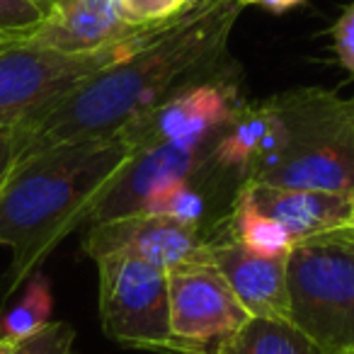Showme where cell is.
I'll return each instance as SVG.
<instances>
[{
	"mask_svg": "<svg viewBox=\"0 0 354 354\" xmlns=\"http://www.w3.org/2000/svg\"><path fill=\"white\" fill-rule=\"evenodd\" d=\"M243 6L209 0L165 25L122 61L100 68L75 88L15 124L20 158L61 143L112 138L197 71L226 56Z\"/></svg>",
	"mask_w": 354,
	"mask_h": 354,
	"instance_id": "obj_1",
	"label": "cell"
},
{
	"mask_svg": "<svg viewBox=\"0 0 354 354\" xmlns=\"http://www.w3.org/2000/svg\"><path fill=\"white\" fill-rule=\"evenodd\" d=\"M136 148L119 136L61 143L17 160L0 187V245L10 265L0 281L6 306L88 214Z\"/></svg>",
	"mask_w": 354,
	"mask_h": 354,
	"instance_id": "obj_2",
	"label": "cell"
},
{
	"mask_svg": "<svg viewBox=\"0 0 354 354\" xmlns=\"http://www.w3.org/2000/svg\"><path fill=\"white\" fill-rule=\"evenodd\" d=\"M289 323L320 354L354 352V233L296 243L286 257Z\"/></svg>",
	"mask_w": 354,
	"mask_h": 354,
	"instance_id": "obj_3",
	"label": "cell"
},
{
	"mask_svg": "<svg viewBox=\"0 0 354 354\" xmlns=\"http://www.w3.org/2000/svg\"><path fill=\"white\" fill-rule=\"evenodd\" d=\"M299 122L289 151L252 183L352 197L354 102L323 88H299Z\"/></svg>",
	"mask_w": 354,
	"mask_h": 354,
	"instance_id": "obj_4",
	"label": "cell"
},
{
	"mask_svg": "<svg viewBox=\"0 0 354 354\" xmlns=\"http://www.w3.org/2000/svg\"><path fill=\"white\" fill-rule=\"evenodd\" d=\"M243 102L241 73L236 64H228L223 56L218 64L185 78L160 102L127 124L117 136L129 141L136 151L158 143L207 146Z\"/></svg>",
	"mask_w": 354,
	"mask_h": 354,
	"instance_id": "obj_5",
	"label": "cell"
},
{
	"mask_svg": "<svg viewBox=\"0 0 354 354\" xmlns=\"http://www.w3.org/2000/svg\"><path fill=\"white\" fill-rule=\"evenodd\" d=\"M95 265L104 335L122 347L170 354L167 272L129 255H104Z\"/></svg>",
	"mask_w": 354,
	"mask_h": 354,
	"instance_id": "obj_6",
	"label": "cell"
},
{
	"mask_svg": "<svg viewBox=\"0 0 354 354\" xmlns=\"http://www.w3.org/2000/svg\"><path fill=\"white\" fill-rule=\"evenodd\" d=\"M158 32L95 54H61L32 39L3 49L0 51V129L15 127L37 109L75 88L88 75L97 73L114 61L127 59Z\"/></svg>",
	"mask_w": 354,
	"mask_h": 354,
	"instance_id": "obj_7",
	"label": "cell"
},
{
	"mask_svg": "<svg viewBox=\"0 0 354 354\" xmlns=\"http://www.w3.org/2000/svg\"><path fill=\"white\" fill-rule=\"evenodd\" d=\"M212 143L207 146L158 143V146L138 148L90 209L88 226L143 212L148 202L172 183L221 185L228 189H238L233 180L214 167Z\"/></svg>",
	"mask_w": 354,
	"mask_h": 354,
	"instance_id": "obj_8",
	"label": "cell"
},
{
	"mask_svg": "<svg viewBox=\"0 0 354 354\" xmlns=\"http://www.w3.org/2000/svg\"><path fill=\"white\" fill-rule=\"evenodd\" d=\"M170 354H212L252 318L209 262L167 272Z\"/></svg>",
	"mask_w": 354,
	"mask_h": 354,
	"instance_id": "obj_9",
	"label": "cell"
},
{
	"mask_svg": "<svg viewBox=\"0 0 354 354\" xmlns=\"http://www.w3.org/2000/svg\"><path fill=\"white\" fill-rule=\"evenodd\" d=\"M299 90L243 102L212 143V162L241 187L260 180L289 151L299 122Z\"/></svg>",
	"mask_w": 354,
	"mask_h": 354,
	"instance_id": "obj_10",
	"label": "cell"
},
{
	"mask_svg": "<svg viewBox=\"0 0 354 354\" xmlns=\"http://www.w3.org/2000/svg\"><path fill=\"white\" fill-rule=\"evenodd\" d=\"M207 241L209 233L197 226L158 214L136 212L93 223L83 238V252L90 260H100L104 255H129L172 272L207 262Z\"/></svg>",
	"mask_w": 354,
	"mask_h": 354,
	"instance_id": "obj_11",
	"label": "cell"
},
{
	"mask_svg": "<svg viewBox=\"0 0 354 354\" xmlns=\"http://www.w3.org/2000/svg\"><path fill=\"white\" fill-rule=\"evenodd\" d=\"M223 221V218H221ZM286 257H267L243 248L218 223L207 241V262L226 279L252 318L289 320Z\"/></svg>",
	"mask_w": 354,
	"mask_h": 354,
	"instance_id": "obj_12",
	"label": "cell"
},
{
	"mask_svg": "<svg viewBox=\"0 0 354 354\" xmlns=\"http://www.w3.org/2000/svg\"><path fill=\"white\" fill-rule=\"evenodd\" d=\"M158 30L160 27L129 22L117 0H66L30 39L61 54H95L143 39Z\"/></svg>",
	"mask_w": 354,
	"mask_h": 354,
	"instance_id": "obj_13",
	"label": "cell"
},
{
	"mask_svg": "<svg viewBox=\"0 0 354 354\" xmlns=\"http://www.w3.org/2000/svg\"><path fill=\"white\" fill-rule=\"evenodd\" d=\"M241 189L260 212L274 218L289 233L294 245L330 233L349 231L352 197L315 189L277 187L267 183H243Z\"/></svg>",
	"mask_w": 354,
	"mask_h": 354,
	"instance_id": "obj_14",
	"label": "cell"
},
{
	"mask_svg": "<svg viewBox=\"0 0 354 354\" xmlns=\"http://www.w3.org/2000/svg\"><path fill=\"white\" fill-rule=\"evenodd\" d=\"M221 223L228 236L236 238L243 248L257 252V255L281 257L289 255L291 248H294V241H291L289 233L274 218H270L265 212H260L241 187L233 194L231 207H228Z\"/></svg>",
	"mask_w": 354,
	"mask_h": 354,
	"instance_id": "obj_15",
	"label": "cell"
},
{
	"mask_svg": "<svg viewBox=\"0 0 354 354\" xmlns=\"http://www.w3.org/2000/svg\"><path fill=\"white\" fill-rule=\"evenodd\" d=\"M212 354H320V349L289 320L250 318Z\"/></svg>",
	"mask_w": 354,
	"mask_h": 354,
	"instance_id": "obj_16",
	"label": "cell"
},
{
	"mask_svg": "<svg viewBox=\"0 0 354 354\" xmlns=\"http://www.w3.org/2000/svg\"><path fill=\"white\" fill-rule=\"evenodd\" d=\"M51 313H54L51 281L46 274L35 272L25 281L22 299L0 315V342H25L27 337L37 335L41 328H46L51 323Z\"/></svg>",
	"mask_w": 354,
	"mask_h": 354,
	"instance_id": "obj_17",
	"label": "cell"
},
{
	"mask_svg": "<svg viewBox=\"0 0 354 354\" xmlns=\"http://www.w3.org/2000/svg\"><path fill=\"white\" fill-rule=\"evenodd\" d=\"M129 22L138 27H162L194 10V0H117Z\"/></svg>",
	"mask_w": 354,
	"mask_h": 354,
	"instance_id": "obj_18",
	"label": "cell"
},
{
	"mask_svg": "<svg viewBox=\"0 0 354 354\" xmlns=\"http://www.w3.org/2000/svg\"><path fill=\"white\" fill-rule=\"evenodd\" d=\"M49 17L37 0H0V35L32 37Z\"/></svg>",
	"mask_w": 354,
	"mask_h": 354,
	"instance_id": "obj_19",
	"label": "cell"
},
{
	"mask_svg": "<svg viewBox=\"0 0 354 354\" xmlns=\"http://www.w3.org/2000/svg\"><path fill=\"white\" fill-rule=\"evenodd\" d=\"M75 330L64 320H51L37 335L15 344L12 354H73Z\"/></svg>",
	"mask_w": 354,
	"mask_h": 354,
	"instance_id": "obj_20",
	"label": "cell"
},
{
	"mask_svg": "<svg viewBox=\"0 0 354 354\" xmlns=\"http://www.w3.org/2000/svg\"><path fill=\"white\" fill-rule=\"evenodd\" d=\"M333 49L339 66L354 75V0L333 25Z\"/></svg>",
	"mask_w": 354,
	"mask_h": 354,
	"instance_id": "obj_21",
	"label": "cell"
},
{
	"mask_svg": "<svg viewBox=\"0 0 354 354\" xmlns=\"http://www.w3.org/2000/svg\"><path fill=\"white\" fill-rule=\"evenodd\" d=\"M17 160H20V141H17L15 127L0 129V187L6 185Z\"/></svg>",
	"mask_w": 354,
	"mask_h": 354,
	"instance_id": "obj_22",
	"label": "cell"
},
{
	"mask_svg": "<svg viewBox=\"0 0 354 354\" xmlns=\"http://www.w3.org/2000/svg\"><path fill=\"white\" fill-rule=\"evenodd\" d=\"M304 3H306V0H257V6H262L265 10H270V12H277V15L294 10V8L304 6Z\"/></svg>",
	"mask_w": 354,
	"mask_h": 354,
	"instance_id": "obj_23",
	"label": "cell"
},
{
	"mask_svg": "<svg viewBox=\"0 0 354 354\" xmlns=\"http://www.w3.org/2000/svg\"><path fill=\"white\" fill-rule=\"evenodd\" d=\"M30 39V37H15V35H0V51L8 49V46L17 44V41H25Z\"/></svg>",
	"mask_w": 354,
	"mask_h": 354,
	"instance_id": "obj_24",
	"label": "cell"
},
{
	"mask_svg": "<svg viewBox=\"0 0 354 354\" xmlns=\"http://www.w3.org/2000/svg\"><path fill=\"white\" fill-rule=\"evenodd\" d=\"M15 344H8V342H0V354H12Z\"/></svg>",
	"mask_w": 354,
	"mask_h": 354,
	"instance_id": "obj_25",
	"label": "cell"
},
{
	"mask_svg": "<svg viewBox=\"0 0 354 354\" xmlns=\"http://www.w3.org/2000/svg\"><path fill=\"white\" fill-rule=\"evenodd\" d=\"M44 3H46V6L51 8V12H54V10H56V8H59V6H64L66 0H44Z\"/></svg>",
	"mask_w": 354,
	"mask_h": 354,
	"instance_id": "obj_26",
	"label": "cell"
},
{
	"mask_svg": "<svg viewBox=\"0 0 354 354\" xmlns=\"http://www.w3.org/2000/svg\"><path fill=\"white\" fill-rule=\"evenodd\" d=\"M349 231L354 233V194H352V212H349Z\"/></svg>",
	"mask_w": 354,
	"mask_h": 354,
	"instance_id": "obj_27",
	"label": "cell"
},
{
	"mask_svg": "<svg viewBox=\"0 0 354 354\" xmlns=\"http://www.w3.org/2000/svg\"><path fill=\"white\" fill-rule=\"evenodd\" d=\"M233 3H238V6H257V0H233Z\"/></svg>",
	"mask_w": 354,
	"mask_h": 354,
	"instance_id": "obj_28",
	"label": "cell"
},
{
	"mask_svg": "<svg viewBox=\"0 0 354 354\" xmlns=\"http://www.w3.org/2000/svg\"><path fill=\"white\" fill-rule=\"evenodd\" d=\"M204 3H209V0H194V8H197V6H204Z\"/></svg>",
	"mask_w": 354,
	"mask_h": 354,
	"instance_id": "obj_29",
	"label": "cell"
},
{
	"mask_svg": "<svg viewBox=\"0 0 354 354\" xmlns=\"http://www.w3.org/2000/svg\"><path fill=\"white\" fill-rule=\"evenodd\" d=\"M37 3H41V6H44V8H46V10H49V15H51V8H49V6H46L44 0H37Z\"/></svg>",
	"mask_w": 354,
	"mask_h": 354,
	"instance_id": "obj_30",
	"label": "cell"
},
{
	"mask_svg": "<svg viewBox=\"0 0 354 354\" xmlns=\"http://www.w3.org/2000/svg\"><path fill=\"white\" fill-rule=\"evenodd\" d=\"M352 102H354V97H352Z\"/></svg>",
	"mask_w": 354,
	"mask_h": 354,
	"instance_id": "obj_31",
	"label": "cell"
},
{
	"mask_svg": "<svg viewBox=\"0 0 354 354\" xmlns=\"http://www.w3.org/2000/svg\"><path fill=\"white\" fill-rule=\"evenodd\" d=\"M352 354H354V352H352Z\"/></svg>",
	"mask_w": 354,
	"mask_h": 354,
	"instance_id": "obj_32",
	"label": "cell"
}]
</instances>
